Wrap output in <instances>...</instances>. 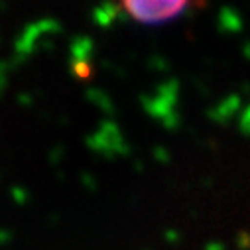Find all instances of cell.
Instances as JSON below:
<instances>
[{
  "label": "cell",
  "mask_w": 250,
  "mask_h": 250,
  "mask_svg": "<svg viewBox=\"0 0 250 250\" xmlns=\"http://www.w3.org/2000/svg\"><path fill=\"white\" fill-rule=\"evenodd\" d=\"M130 18L142 24H162L179 16L189 0H120Z\"/></svg>",
  "instance_id": "1"
}]
</instances>
